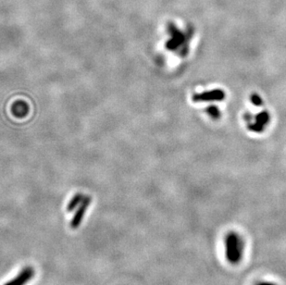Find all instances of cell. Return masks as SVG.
Wrapping results in <instances>:
<instances>
[{"label":"cell","instance_id":"cell-6","mask_svg":"<svg viewBox=\"0 0 286 285\" xmlns=\"http://www.w3.org/2000/svg\"><path fill=\"white\" fill-rule=\"evenodd\" d=\"M84 198H85V196L82 194H77L76 195H74L73 197V199L71 200V202H70L69 205H68V211L71 212V211L74 210V209L76 208V206H78V205H81V203L83 202Z\"/></svg>","mask_w":286,"mask_h":285},{"label":"cell","instance_id":"cell-3","mask_svg":"<svg viewBox=\"0 0 286 285\" xmlns=\"http://www.w3.org/2000/svg\"><path fill=\"white\" fill-rule=\"evenodd\" d=\"M90 204H91V197L85 196L84 200L81 203L79 208L77 209V211L74 214L73 219H72V221H71V227H72L73 229H77L80 225H81L83 219H84V217H85V215H86L87 207L89 206Z\"/></svg>","mask_w":286,"mask_h":285},{"label":"cell","instance_id":"cell-7","mask_svg":"<svg viewBox=\"0 0 286 285\" xmlns=\"http://www.w3.org/2000/svg\"><path fill=\"white\" fill-rule=\"evenodd\" d=\"M27 105L25 102H18V103L14 104L13 106V113L14 115L19 116V117H24L25 114L22 112V110L25 112V114H27V110L28 109H24L26 108Z\"/></svg>","mask_w":286,"mask_h":285},{"label":"cell","instance_id":"cell-5","mask_svg":"<svg viewBox=\"0 0 286 285\" xmlns=\"http://www.w3.org/2000/svg\"><path fill=\"white\" fill-rule=\"evenodd\" d=\"M221 96V93L219 91L208 92V93H203L199 95H195L193 97V100L197 102V101H209V100H216L219 99V97Z\"/></svg>","mask_w":286,"mask_h":285},{"label":"cell","instance_id":"cell-8","mask_svg":"<svg viewBox=\"0 0 286 285\" xmlns=\"http://www.w3.org/2000/svg\"><path fill=\"white\" fill-rule=\"evenodd\" d=\"M256 285H278L275 283L273 281H269V280H263V281H259Z\"/></svg>","mask_w":286,"mask_h":285},{"label":"cell","instance_id":"cell-4","mask_svg":"<svg viewBox=\"0 0 286 285\" xmlns=\"http://www.w3.org/2000/svg\"><path fill=\"white\" fill-rule=\"evenodd\" d=\"M34 275H35V270L31 267H26L16 278L8 281L5 285H25L29 280L33 279Z\"/></svg>","mask_w":286,"mask_h":285},{"label":"cell","instance_id":"cell-1","mask_svg":"<svg viewBox=\"0 0 286 285\" xmlns=\"http://www.w3.org/2000/svg\"><path fill=\"white\" fill-rule=\"evenodd\" d=\"M225 256L227 261L231 265H237L244 255L245 243L243 237L238 232L231 231L225 238Z\"/></svg>","mask_w":286,"mask_h":285},{"label":"cell","instance_id":"cell-2","mask_svg":"<svg viewBox=\"0 0 286 285\" xmlns=\"http://www.w3.org/2000/svg\"><path fill=\"white\" fill-rule=\"evenodd\" d=\"M169 33L171 36V39H170L166 44V47L169 50H175L182 44L185 42L184 34L179 29H177L176 26L173 24L169 25Z\"/></svg>","mask_w":286,"mask_h":285}]
</instances>
